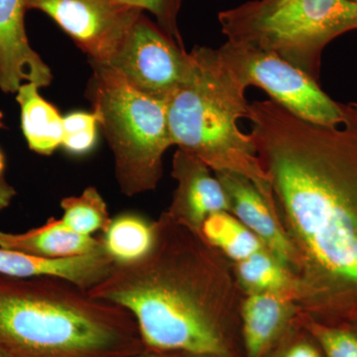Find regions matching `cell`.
<instances>
[{
    "label": "cell",
    "instance_id": "obj_1",
    "mask_svg": "<svg viewBox=\"0 0 357 357\" xmlns=\"http://www.w3.org/2000/svg\"><path fill=\"white\" fill-rule=\"evenodd\" d=\"M251 137L297 259L300 314L357 321V110L342 123L300 119L274 100L250 103Z\"/></svg>",
    "mask_w": 357,
    "mask_h": 357
},
{
    "label": "cell",
    "instance_id": "obj_2",
    "mask_svg": "<svg viewBox=\"0 0 357 357\" xmlns=\"http://www.w3.org/2000/svg\"><path fill=\"white\" fill-rule=\"evenodd\" d=\"M154 229L149 252L114 264L89 295L128 310L148 351L234 357L229 328L241 324L244 293L232 262L165 211Z\"/></svg>",
    "mask_w": 357,
    "mask_h": 357
},
{
    "label": "cell",
    "instance_id": "obj_3",
    "mask_svg": "<svg viewBox=\"0 0 357 357\" xmlns=\"http://www.w3.org/2000/svg\"><path fill=\"white\" fill-rule=\"evenodd\" d=\"M0 349L8 357H130L146 349L124 307L57 277L2 274Z\"/></svg>",
    "mask_w": 357,
    "mask_h": 357
},
{
    "label": "cell",
    "instance_id": "obj_4",
    "mask_svg": "<svg viewBox=\"0 0 357 357\" xmlns=\"http://www.w3.org/2000/svg\"><path fill=\"white\" fill-rule=\"evenodd\" d=\"M194 73L167 100L173 145L202 160L213 172L249 178L275 208L271 187L250 134L237 121L248 119L245 88L220 60L218 49L195 47Z\"/></svg>",
    "mask_w": 357,
    "mask_h": 357
},
{
    "label": "cell",
    "instance_id": "obj_5",
    "mask_svg": "<svg viewBox=\"0 0 357 357\" xmlns=\"http://www.w3.org/2000/svg\"><path fill=\"white\" fill-rule=\"evenodd\" d=\"M91 66L88 98L114 153L117 184L128 197L153 191L173 146L167 103L133 89L110 68Z\"/></svg>",
    "mask_w": 357,
    "mask_h": 357
},
{
    "label": "cell",
    "instance_id": "obj_6",
    "mask_svg": "<svg viewBox=\"0 0 357 357\" xmlns=\"http://www.w3.org/2000/svg\"><path fill=\"white\" fill-rule=\"evenodd\" d=\"M227 41L270 52L318 81L326 45L357 29L351 0H253L218 14Z\"/></svg>",
    "mask_w": 357,
    "mask_h": 357
},
{
    "label": "cell",
    "instance_id": "obj_7",
    "mask_svg": "<svg viewBox=\"0 0 357 357\" xmlns=\"http://www.w3.org/2000/svg\"><path fill=\"white\" fill-rule=\"evenodd\" d=\"M237 82L266 91L271 100L304 121L324 126L344 121L345 105L335 102L307 73L270 52L227 41L218 49Z\"/></svg>",
    "mask_w": 357,
    "mask_h": 357
},
{
    "label": "cell",
    "instance_id": "obj_8",
    "mask_svg": "<svg viewBox=\"0 0 357 357\" xmlns=\"http://www.w3.org/2000/svg\"><path fill=\"white\" fill-rule=\"evenodd\" d=\"M105 67L133 89L167 102L194 73L191 53L167 35L145 13L134 23L119 50Z\"/></svg>",
    "mask_w": 357,
    "mask_h": 357
},
{
    "label": "cell",
    "instance_id": "obj_9",
    "mask_svg": "<svg viewBox=\"0 0 357 357\" xmlns=\"http://www.w3.org/2000/svg\"><path fill=\"white\" fill-rule=\"evenodd\" d=\"M52 18L89 57L107 65L144 11L119 0H26Z\"/></svg>",
    "mask_w": 357,
    "mask_h": 357
},
{
    "label": "cell",
    "instance_id": "obj_10",
    "mask_svg": "<svg viewBox=\"0 0 357 357\" xmlns=\"http://www.w3.org/2000/svg\"><path fill=\"white\" fill-rule=\"evenodd\" d=\"M211 172L210 167L202 160L180 148L176 150L172 177L177 181V188L165 213L175 222L199 234L210 215L229 211L222 185Z\"/></svg>",
    "mask_w": 357,
    "mask_h": 357
},
{
    "label": "cell",
    "instance_id": "obj_11",
    "mask_svg": "<svg viewBox=\"0 0 357 357\" xmlns=\"http://www.w3.org/2000/svg\"><path fill=\"white\" fill-rule=\"evenodd\" d=\"M215 175L227 196L229 213L255 234L267 251L296 275L295 250L274 206L244 176L230 172H217Z\"/></svg>",
    "mask_w": 357,
    "mask_h": 357
},
{
    "label": "cell",
    "instance_id": "obj_12",
    "mask_svg": "<svg viewBox=\"0 0 357 357\" xmlns=\"http://www.w3.org/2000/svg\"><path fill=\"white\" fill-rule=\"evenodd\" d=\"M26 0H0V89L16 93L25 83L50 86L53 75L33 50L25 30Z\"/></svg>",
    "mask_w": 357,
    "mask_h": 357
},
{
    "label": "cell",
    "instance_id": "obj_13",
    "mask_svg": "<svg viewBox=\"0 0 357 357\" xmlns=\"http://www.w3.org/2000/svg\"><path fill=\"white\" fill-rule=\"evenodd\" d=\"M300 309L292 297L279 294L244 295L241 333L246 357H264L297 324Z\"/></svg>",
    "mask_w": 357,
    "mask_h": 357
},
{
    "label": "cell",
    "instance_id": "obj_14",
    "mask_svg": "<svg viewBox=\"0 0 357 357\" xmlns=\"http://www.w3.org/2000/svg\"><path fill=\"white\" fill-rule=\"evenodd\" d=\"M114 265L105 249L68 259H45L0 248V274L20 278L57 277L86 291L100 283Z\"/></svg>",
    "mask_w": 357,
    "mask_h": 357
},
{
    "label": "cell",
    "instance_id": "obj_15",
    "mask_svg": "<svg viewBox=\"0 0 357 357\" xmlns=\"http://www.w3.org/2000/svg\"><path fill=\"white\" fill-rule=\"evenodd\" d=\"M0 248L45 259H68L105 249L102 236L77 234L57 218L20 234L0 230Z\"/></svg>",
    "mask_w": 357,
    "mask_h": 357
},
{
    "label": "cell",
    "instance_id": "obj_16",
    "mask_svg": "<svg viewBox=\"0 0 357 357\" xmlns=\"http://www.w3.org/2000/svg\"><path fill=\"white\" fill-rule=\"evenodd\" d=\"M39 86L25 83L16 91L20 107L21 128L28 147L35 153L49 156L62 146L63 119L58 109L39 93Z\"/></svg>",
    "mask_w": 357,
    "mask_h": 357
},
{
    "label": "cell",
    "instance_id": "obj_17",
    "mask_svg": "<svg viewBox=\"0 0 357 357\" xmlns=\"http://www.w3.org/2000/svg\"><path fill=\"white\" fill-rule=\"evenodd\" d=\"M239 287L244 293L279 294L292 297L297 303V277L266 249L232 263Z\"/></svg>",
    "mask_w": 357,
    "mask_h": 357
},
{
    "label": "cell",
    "instance_id": "obj_18",
    "mask_svg": "<svg viewBox=\"0 0 357 357\" xmlns=\"http://www.w3.org/2000/svg\"><path fill=\"white\" fill-rule=\"evenodd\" d=\"M154 222L134 213L112 218L102 234L103 248L115 264H128L144 257L154 241Z\"/></svg>",
    "mask_w": 357,
    "mask_h": 357
},
{
    "label": "cell",
    "instance_id": "obj_19",
    "mask_svg": "<svg viewBox=\"0 0 357 357\" xmlns=\"http://www.w3.org/2000/svg\"><path fill=\"white\" fill-rule=\"evenodd\" d=\"M201 234L232 263L266 249L255 234L229 211H220L206 218L202 225Z\"/></svg>",
    "mask_w": 357,
    "mask_h": 357
},
{
    "label": "cell",
    "instance_id": "obj_20",
    "mask_svg": "<svg viewBox=\"0 0 357 357\" xmlns=\"http://www.w3.org/2000/svg\"><path fill=\"white\" fill-rule=\"evenodd\" d=\"M61 208V220L66 227L83 236L103 234L112 222L107 203L95 187L86 188L79 196L63 199Z\"/></svg>",
    "mask_w": 357,
    "mask_h": 357
},
{
    "label": "cell",
    "instance_id": "obj_21",
    "mask_svg": "<svg viewBox=\"0 0 357 357\" xmlns=\"http://www.w3.org/2000/svg\"><path fill=\"white\" fill-rule=\"evenodd\" d=\"M299 321L326 357H357V321L321 323L301 314Z\"/></svg>",
    "mask_w": 357,
    "mask_h": 357
},
{
    "label": "cell",
    "instance_id": "obj_22",
    "mask_svg": "<svg viewBox=\"0 0 357 357\" xmlns=\"http://www.w3.org/2000/svg\"><path fill=\"white\" fill-rule=\"evenodd\" d=\"M122 3L151 13L159 27L185 48L178 26V15L184 0H119Z\"/></svg>",
    "mask_w": 357,
    "mask_h": 357
},
{
    "label": "cell",
    "instance_id": "obj_23",
    "mask_svg": "<svg viewBox=\"0 0 357 357\" xmlns=\"http://www.w3.org/2000/svg\"><path fill=\"white\" fill-rule=\"evenodd\" d=\"M96 128L86 129L79 132L64 134L62 146L70 154L88 153L95 146Z\"/></svg>",
    "mask_w": 357,
    "mask_h": 357
},
{
    "label": "cell",
    "instance_id": "obj_24",
    "mask_svg": "<svg viewBox=\"0 0 357 357\" xmlns=\"http://www.w3.org/2000/svg\"><path fill=\"white\" fill-rule=\"evenodd\" d=\"M319 349L306 340H297L285 349L281 357H323Z\"/></svg>",
    "mask_w": 357,
    "mask_h": 357
},
{
    "label": "cell",
    "instance_id": "obj_25",
    "mask_svg": "<svg viewBox=\"0 0 357 357\" xmlns=\"http://www.w3.org/2000/svg\"><path fill=\"white\" fill-rule=\"evenodd\" d=\"M16 196V190L8 182L0 183V213L10 206Z\"/></svg>",
    "mask_w": 357,
    "mask_h": 357
},
{
    "label": "cell",
    "instance_id": "obj_26",
    "mask_svg": "<svg viewBox=\"0 0 357 357\" xmlns=\"http://www.w3.org/2000/svg\"><path fill=\"white\" fill-rule=\"evenodd\" d=\"M190 354L184 352L175 351H154L145 349L144 351L130 357H189Z\"/></svg>",
    "mask_w": 357,
    "mask_h": 357
},
{
    "label": "cell",
    "instance_id": "obj_27",
    "mask_svg": "<svg viewBox=\"0 0 357 357\" xmlns=\"http://www.w3.org/2000/svg\"><path fill=\"white\" fill-rule=\"evenodd\" d=\"M2 119H3V114H2V112H0V128H4L3 121H2Z\"/></svg>",
    "mask_w": 357,
    "mask_h": 357
},
{
    "label": "cell",
    "instance_id": "obj_28",
    "mask_svg": "<svg viewBox=\"0 0 357 357\" xmlns=\"http://www.w3.org/2000/svg\"><path fill=\"white\" fill-rule=\"evenodd\" d=\"M0 357H8L6 354H4L1 349H0Z\"/></svg>",
    "mask_w": 357,
    "mask_h": 357
},
{
    "label": "cell",
    "instance_id": "obj_29",
    "mask_svg": "<svg viewBox=\"0 0 357 357\" xmlns=\"http://www.w3.org/2000/svg\"><path fill=\"white\" fill-rule=\"evenodd\" d=\"M189 357H211V356H192V354H190Z\"/></svg>",
    "mask_w": 357,
    "mask_h": 357
},
{
    "label": "cell",
    "instance_id": "obj_30",
    "mask_svg": "<svg viewBox=\"0 0 357 357\" xmlns=\"http://www.w3.org/2000/svg\"><path fill=\"white\" fill-rule=\"evenodd\" d=\"M352 105H354V107H356V109L357 110V103H352Z\"/></svg>",
    "mask_w": 357,
    "mask_h": 357
},
{
    "label": "cell",
    "instance_id": "obj_31",
    "mask_svg": "<svg viewBox=\"0 0 357 357\" xmlns=\"http://www.w3.org/2000/svg\"><path fill=\"white\" fill-rule=\"evenodd\" d=\"M351 1H354V3H356V6H357V0H351Z\"/></svg>",
    "mask_w": 357,
    "mask_h": 357
}]
</instances>
